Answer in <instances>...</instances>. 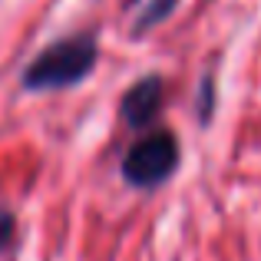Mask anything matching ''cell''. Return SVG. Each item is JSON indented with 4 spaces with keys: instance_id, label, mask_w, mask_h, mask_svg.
<instances>
[{
    "instance_id": "1",
    "label": "cell",
    "mask_w": 261,
    "mask_h": 261,
    "mask_svg": "<svg viewBox=\"0 0 261 261\" xmlns=\"http://www.w3.org/2000/svg\"><path fill=\"white\" fill-rule=\"evenodd\" d=\"M99 63V43L96 33H70L57 43L43 46L37 57L27 63L20 83L30 93H53V89L80 86Z\"/></svg>"
},
{
    "instance_id": "4",
    "label": "cell",
    "mask_w": 261,
    "mask_h": 261,
    "mask_svg": "<svg viewBox=\"0 0 261 261\" xmlns=\"http://www.w3.org/2000/svg\"><path fill=\"white\" fill-rule=\"evenodd\" d=\"M175 7H178V0H146V4H142V10H139V17H136L133 33H149L152 27H159L162 20L172 17Z\"/></svg>"
},
{
    "instance_id": "3",
    "label": "cell",
    "mask_w": 261,
    "mask_h": 261,
    "mask_svg": "<svg viewBox=\"0 0 261 261\" xmlns=\"http://www.w3.org/2000/svg\"><path fill=\"white\" fill-rule=\"evenodd\" d=\"M162 99H166V83H162V76L149 73V76L136 80L119 99L122 122H126L129 129L152 126V122L159 119V113H162Z\"/></svg>"
},
{
    "instance_id": "6",
    "label": "cell",
    "mask_w": 261,
    "mask_h": 261,
    "mask_svg": "<svg viewBox=\"0 0 261 261\" xmlns=\"http://www.w3.org/2000/svg\"><path fill=\"white\" fill-rule=\"evenodd\" d=\"M13 235H17V222H13V215L7 208H0V251L10 248Z\"/></svg>"
},
{
    "instance_id": "5",
    "label": "cell",
    "mask_w": 261,
    "mask_h": 261,
    "mask_svg": "<svg viewBox=\"0 0 261 261\" xmlns=\"http://www.w3.org/2000/svg\"><path fill=\"white\" fill-rule=\"evenodd\" d=\"M212 109H215V80L205 76L202 86H198V119L208 122L212 119Z\"/></svg>"
},
{
    "instance_id": "2",
    "label": "cell",
    "mask_w": 261,
    "mask_h": 261,
    "mask_svg": "<svg viewBox=\"0 0 261 261\" xmlns=\"http://www.w3.org/2000/svg\"><path fill=\"white\" fill-rule=\"evenodd\" d=\"M178 162H182V149L178 139L169 129H155V133L136 139L126 149L122 159V178L133 189H159L175 175Z\"/></svg>"
}]
</instances>
